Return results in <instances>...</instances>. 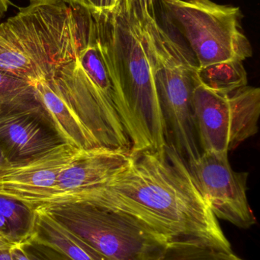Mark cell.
<instances>
[{"label":"cell","mask_w":260,"mask_h":260,"mask_svg":"<svg viewBox=\"0 0 260 260\" xmlns=\"http://www.w3.org/2000/svg\"><path fill=\"white\" fill-rule=\"evenodd\" d=\"M192 107L201 152L228 153L259 129L260 89L256 87L215 91L195 75Z\"/></svg>","instance_id":"cell-8"},{"label":"cell","mask_w":260,"mask_h":260,"mask_svg":"<svg viewBox=\"0 0 260 260\" xmlns=\"http://www.w3.org/2000/svg\"><path fill=\"white\" fill-rule=\"evenodd\" d=\"M10 5L12 3L9 0H0V19L4 16Z\"/></svg>","instance_id":"cell-23"},{"label":"cell","mask_w":260,"mask_h":260,"mask_svg":"<svg viewBox=\"0 0 260 260\" xmlns=\"http://www.w3.org/2000/svg\"><path fill=\"white\" fill-rule=\"evenodd\" d=\"M37 209L49 212L107 260H151L169 244L131 217L93 205Z\"/></svg>","instance_id":"cell-7"},{"label":"cell","mask_w":260,"mask_h":260,"mask_svg":"<svg viewBox=\"0 0 260 260\" xmlns=\"http://www.w3.org/2000/svg\"><path fill=\"white\" fill-rule=\"evenodd\" d=\"M70 1L74 2V3H78L80 6L89 9L88 0H70Z\"/></svg>","instance_id":"cell-24"},{"label":"cell","mask_w":260,"mask_h":260,"mask_svg":"<svg viewBox=\"0 0 260 260\" xmlns=\"http://www.w3.org/2000/svg\"><path fill=\"white\" fill-rule=\"evenodd\" d=\"M61 143L38 102L0 110V148L6 160L32 157Z\"/></svg>","instance_id":"cell-11"},{"label":"cell","mask_w":260,"mask_h":260,"mask_svg":"<svg viewBox=\"0 0 260 260\" xmlns=\"http://www.w3.org/2000/svg\"><path fill=\"white\" fill-rule=\"evenodd\" d=\"M195 187L217 218L240 229L256 223L247 198V172L232 169L228 153L206 151L186 163Z\"/></svg>","instance_id":"cell-9"},{"label":"cell","mask_w":260,"mask_h":260,"mask_svg":"<svg viewBox=\"0 0 260 260\" xmlns=\"http://www.w3.org/2000/svg\"><path fill=\"white\" fill-rule=\"evenodd\" d=\"M196 77L205 86L215 91H233L248 85L247 72L243 62L239 61L198 67Z\"/></svg>","instance_id":"cell-15"},{"label":"cell","mask_w":260,"mask_h":260,"mask_svg":"<svg viewBox=\"0 0 260 260\" xmlns=\"http://www.w3.org/2000/svg\"><path fill=\"white\" fill-rule=\"evenodd\" d=\"M36 214V235L33 242L46 246L71 260H107L93 247L42 209Z\"/></svg>","instance_id":"cell-14"},{"label":"cell","mask_w":260,"mask_h":260,"mask_svg":"<svg viewBox=\"0 0 260 260\" xmlns=\"http://www.w3.org/2000/svg\"><path fill=\"white\" fill-rule=\"evenodd\" d=\"M15 244L18 243L0 241V260H14L12 255V248Z\"/></svg>","instance_id":"cell-22"},{"label":"cell","mask_w":260,"mask_h":260,"mask_svg":"<svg viewBox=\"0 0 260 260\" xmlns=\"http://www.w3.org/2000/svg\"><path fill=\"white\" fill-rule=\"evenodd\" d=\"M86 151L61 143L44 152L0 165V196L26 206L50 193L60 174Z\"/></svg>","instance_id":"cell-10"},{"label":"cell","mask_w":260,"mask_h":260,"mask_svg":"<svg viewBox=\"0 0 260 260\" xmlns=\"http://www.w3.org/2000/svg\"><path fill=\"white\" fill-rule=\"evenodd\" d=\"M90 12L114 105L131 142V154L163 152L169 135L152 66L138 29L119 6L111 12Z\"/></svg>","instance_id":"cell-2"},{"label":"cell","mask_w":260,"mask_h":260,"mask_svg":"<svg viewBox=\"0 0 260 260\" xmlns=\"http://www.w3.org/2000/svg\"><path fill=\"white\" fill-rule=\"evenodd\" d=\"M94 38L87 8L70 0H29L0 24V71L34 86L55 77Z\"/></svg>","instance_id":"cell-3"},{"label":"cell","mask_w":260,"mask_h":260,"mask_svg":"<svg viewBox=\"0 0 260 260\" xmlns=\"http://www.w3.org/2000/svg\"><path fill=\"white\" fill-rule=\"evenodd\" d=\"M131 155L128 151L105 147L88 150L60 174L50 193L27 207L35 210L66 194L103 184L128 163Z\"/></svg>","instance_id":"cell-12"},{"label":"cell","mask_w":260,"mask_h":260,"mask_svg":"<svg viewBox=\"0 0 260 260\" xmlns=\"http://www.w3.org/2000/svg\"><path fill=\"white\" fill-rule=\"evenodd\" d=\"M133 22L151 60L169 142L186 163L195 160L201 154L192 107L196 59L160 26L155 9L143 11Z\"/></svg>","instance_id":"cell-4"},{"label":"cell","mask_w":260,"mask_h":260,"mask_svg":"<svg viewBox=\"0 0 260 260\" xmlns=\"http://www.w3.org/2000/svg\"><path fill=\"white\" fill-rule=\"evenodd\" d=\"M30 257H31V259H32V260H43V259H40V258L36 257V256H30Z\"/></svg>","instance_id":"cell-25"},{"label":"cell","mask_w":260,"mask_h":260,"mask_svg":"<svg viewBox=\"0 0 260 260\" xmlns=\"http://www.w3.org/2000/svg\"><path fill=\"white\" fill-rule=\"evenodd\" d=\"M122 0H88L89 9L93 12H111Z\"/></svg>","instance_id":"cell-19"},{"label":"cell","mask_w":260,"mask_h":260,"mask_svg":"<svg viewBox=\"0 0 260 260\" xmlns=\"http://www.w3.org/2000/svg\"><path fill=\"white\" fill-rule=\"evenodd\" d=\"M34 91L47 125L62 143L81 151L101 147L75 112L55 77L34 85Z\"/></svg>","instance_id":"cell-13"},{"label":"cell","mask_w":260,"mask_h":260,"mask_svg":"<svg viewBox=\"0 0 260 260\" xmlns=\"http://www.w3.org/2000/svg\"><path fill=\"white\" fill-rule=\"evenodd\" d=\"M131 217L166 242H191L232 252V245L195 187L186 162L168 142L163 152L131 154L106 183L64 195Z\"/></svg>","instance_id":"cell-1"},{"label":"cell","mask_w":260,"mask_h":260,"mask_svg":"<svg viewBox=\"0 0 260 260\" xmlns=\"http://www.w3.org/2000/svg\"><path fill=\"white\" fill-rule=\"evenodd\" d=\"M55 79L64 96L101 147L131 153V142L118 114L105 62L92 39Z\"/></svg>","instance_id":"cell-5"},{"label":"cell","mask_w":260,"mask_h":260,"mask_svg":"<svg viewBox=\"0 0 260 260\" xmlns=\"http://www.w3.org/2000/svg\"><path fill=\"white\" fill-rule=\"evenodd\" d=\"M162 260H244L232 252L191 242H171L161 252Z\"/></svg>","instance_id":"cell-17"},{"label":"cell","mask_w":260,"mask_h":260,"mask_svg":"<svg viewBox=\"0 0 260 260\" xmlns=\"http://www.w3.org/2000/svg\"><path fill=\"white\" fill-rule=\"evenodd\" d=\"M35 102L32 84L0 71V110L21 108Z\"/></svg>","instance_id":"cell-18"},{"label":"cell","mask_w":260,"mask_h":260,"mask_svg":"<svg viewBox=\"0 0 260 260\" xmlns=\"http://www.w3.org/2000/svg\"><path fill=\"white\" fill-rule=\"evenodd\" d=\"M25 244H15L12 248V255L14 260H32L25 251Z\"/></svg>","instance_id":"cell-21"},{"label":"cell","mask_w":260,"mask_h":260,"mask_svg":"<svg viewBox=\"0 0 260 260\" xmlns=\"http://www.w3.org/2000/svg\"><path fill=\"white\" fill-rule=\"evenodd\" d=\"M0 241L23 244L17 238L7 220L0 213ZM27 246V245H26Z\"/></svg>","instance_id":"cell-20"},{"label":"cell","mask_w":260,"mask_h":260,"mask_svg":"<svg viewBox=\"0 0 260 260\" xmlns=\"http://www.w3.org/2000/svg\"><path fill=\"white\" fill-rule=\"evenodd\" d=\"M192 48L199 68L253 56L239 7L211 0H160Z\"/></svg>","instance_id":"cell-6"},{"label":"cell","mask_w":260,"mask_h":260,"mask_svg":"<svg viewBox=\"0 0 260 260\" xmlns=\"http://www.w3.org/2000/svg\"><path fill=\"white\" fill-rule=\"evenodd\" d=\"M0 213L7 220L20 241L27 245L36 235V214L28 207L12 199L0 196Z\"/></svg>","instance_id":"cell-16"}]
</instances>
